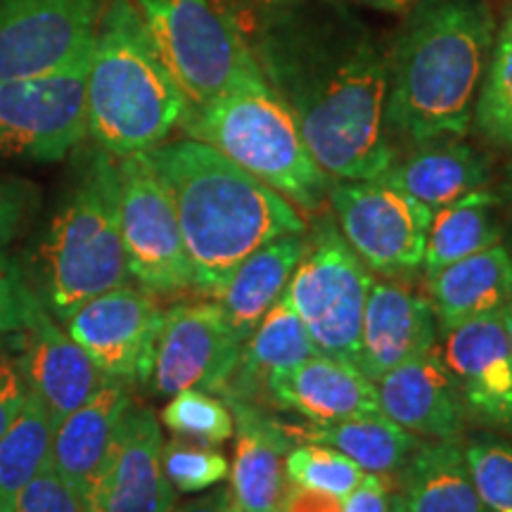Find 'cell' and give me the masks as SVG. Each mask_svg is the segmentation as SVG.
<instances>
[{
  "label": "cell",
  "mask_w": 512,
  "mask_h": 512,
  "mask_svg": "<svg viewBox=\"0 0 512 512\" xmlns=\"http://www.w3.org/2000/svg\"><path fill=\"white\" fill-rule=\"evenodd\" d=\"M439 332L491 313H501L512 302V254L505 242L477 252L427 278Z\"/></svg>",
  "instance_id": "cell-23"
},
{
  "label": "cell",
  "mask_w": 512,
  "mask_h": 512,
  "mask_svg": "<svg viewBox=\"0 0 512 512\" xmlns=\"http://www.w3.org/2000/svg\"><path fill=\"white\" fill-rule=\"evenodd\" d=\"M38 204L34 183L22 178H0V254L12 245Z\"/></svg>",
  "instance_id": "cell-37"
},
{
  "label": "cell",
  "mask_w": 512,
  "mask_h": 512,
  "mask_svg": "<svg viewBox=\"0 0 512 512\" xmlns=\"http://www.w3.org/2000/svg\"><path fill=\"white\" fill-rule=\"evenodd\" d=\"M252 48L332 181L387 174L399 155L384 121L387 57L361 19L337 0L266 5Z\"/></svg>",
  "instance_id": "cell-1"
},
{
  "label": "cell",
  "mask_w": 512,
  "mask_h": 512,
  "mask_svg": "<svg viewBox=\"0 0 512 512\" xmlns=\"http://www.w3.org/2000/svg\"><path fill=\"white\" fill-rule=\"evenodd\" d=\"M152 43L190 107L261 74L226 0H136Z\"/></svg>",
  "instance_id": "cell-7"
},
{
  "label": "cell",
  "mask_w": 512,
  "mask_h": 512,
  "mask_svg": "<svg viewBox=\"0 0 512 512\" xmlns=\"http://www.w3.org/2000/svg\"><path fill=\"white\" fill-rule=\"evenodd\" d=\"M382 181L430 209H439L470 192L489 188L491 169L463 138H437L413 145L406 157L396 155Z\"/></svg>",
  "instance_id": "cell-24"
},
{
  "label": "cell",
  "mask_w": 512,
  "mask_h": 512,
  "mask_svg": "<svg viewBox=\"0 0 512 512\" xmlns=\"http://www.w3.org/2000/svg\"><path fill=\"white\" fill-rule=\"evenodd\" d=\"M342 512H392V496L384 477L366 472L361 484L342 501Z\"/></svg>",
  "instance_id": "cell-40"
},
{
  "label": "cell",
  "mask_w": 512,
  "mask_h": 512,
  "mask_svg": "<svg viewBox=\"0 0 512 512\" xmlns=\"http://www.w3.org/2000/svg\"><path fill=\"white\" fill-rule=\"evenodd\" d=\"M494 43L486 0H418L387 57V131L411 145L465 138Z\"/></svg>",
  "instance_id": "cell-2"
},
{
  "label": "cell",
  "mask_w": 512,
  "mask_h": 512,
  "mask_svg": "<svg viewBox=\"0 0 512 512\" xmlns=\"http://www.w3.org/2000/svg\"><path fill=\"white\" fill-rule=\"evenodd\" d=\"M280 425L290 441L332 446L354 460L363 472L382 477L401 470L420 444L413 432L403 430L384 413L356 415L335 422L309 420L302 425Z\"/></svg>",
  "instance_id": "cell-27"
},
{
  "label": "cell",
  "mask_w": 512,
  "mask_h": 512,
  "mask_svg": "<svg viewBox=\"0 0 512 512\" xmlns=\"http://www.w3.org/2000/svg\"><path fill=\"white\" fill-rule=\"evenodd\" d=\"M162 467L166 479L181 494L207 491L230 475V465L221 451L188 439H174L162 446Z\"/></svg>",
  "instance_id": "cell-35"
},
{
  "label": "cell",
  "mask_w": 512,
  "mask_h": 512,
  "mask_svg": "<svg viewBox=\"0 0 512 512\" xmlns=\"http://www.w3.org/2000/svg\"><path fill=\"white\" fill-rule=\"evenodd\" d=\"M392 512H408L406 503H403V496H392Z\"/></svg>",
  "instance_id": "cell-46"
},
{
  "label": "cell",
  "mask_w": 512,
  "mask_h": 512,
  "mask_svg": "<svg viewBox=\"0 0 512 512\" xmlns=\"http://www.w3.org/2000/svg\"><path fill=\"white\" fill-rule=\"evenodd\" d=\"M444 358L465 411L512 430V347L503 311L444 332Z\"/></svg>",
  "instance_id": "cell-17"
},
{
  "label": "cell",
  "mask_w": 512,
  "mask_h": 512,
  "mask_svg": "<svg viewBox=\"0 0 512 512\" xmlns=\"http://www.w3.org/2000/svg\"><path fill=\"white\" fill-rule=\"evenodd\" d=\"M24 275L5 254H0V337L15 335L22 328V287Z\"/></svg>",
  "instance_id": "cell-39"
},
{
  "label": "cell",
  "mask_w": 512,
  "mask_h": 512,
  "mask_svg": "<svg viewBox=\"0 0 512 512\" xmlns=\"http://www.w3.org/2000/svg\"><path fill=\"white\" fill-rule=\"evenodd\" d=\"M363 477H366V472L332 446L304 444L285 456L287 482L325 491V494L342 498V501L361 484Z\"/></svg>",
  "instance_id": "cell-33"
},
{
  "label": "cell",
  "mask_w": 512,
  "mask_h": 512,
  "mask_svg": "<svg viewBox=\"0 0 512 512\" xmlns=\"http://www.w3.org/2000/svg\"><path fill=\"white\" fill-rule=\"evenodd\" d=\"M3 512H86V505L79 491L69 486L50 463L12 498Z\"/></svg>",
  "instance_id": "cell-36"
},
{
  "label": "cell",
  "mask_w": 512,
  "mask_h": 512,
  "mask_svg": "<svg viewBox=\"0 0 512 512\" xmlns=\"http://www.w3.org/2000/svg\"><path fill=\"white\" fill-rule=\"evenodd\" d=\"M259 3H264V5H275V3H287V0H259Z\"/></svg>",
  "instance_id": "cell-48"
},
{
  "label": "cell",
  "mask_w": 512,
  "mask_h": 512,
  "mask_svg": "<svg viewBox=\"0 0 512 512\" xmlns=\"http://www.w3.org/2000/svg\"><path fill=\"white\" fill-rule=\"evenodd\" d=\"M498 197H501V202L508 204L512 211V159L503 171V181H501V188H498Z\"/></svg>",
  "instance_id": "cell-44"
},
{
  "label": "cell",
  "mask_w": 512,
  "mask_h": 512,
  "mask_svg": "<svg viewBox=\"0 0 512 512\" xmlns=\"http://www.w3.org/2000/svg\"><path fill=\"white\" fill-rule=\"evenodd\" d=\"M505 245H508V249H510V254H512V216H510V228H505Z\"/></svg>",
  "instance_id": "cell-47"
},
{
  "label": "cell",
  "mask_w": 512,
  "mask_h": 512,
  "mask_svg": "<svg viewBox=\"0 0 512 512\" xmlns=\"http://www.w3.org/2000/svg\"><path fill=\"white\" fill-rule=\"evenodd\" d=\"M131 403L128 382L105 377V382L79 408L55 425L50 463L69 486L79 491L81 498L105 460L107 448Z\"/></svg>",
  "instance_id": "cell-22"
},
{
  "label": "cell",
  "mask_w": 512,
  "mask_h": 512,
  "mask_svg": "<svg viewBox=\"0 0 512 512\" xmlns=\"http://www.w3.org/2000/svg\"><path fill=\"white\" fill-rule=\"evenodd\" d=\"M373 273L351 252L335 216H320L294 268L287 297L320 354L361 363V328Z\"/></svg>",
  "instance_id": "cell-8"
},
{
  "label": "cell",
  "mask_w": 512,
  "mask_h": 512,
  "mask_svg": "<svg viewBox=\"0 0 512 512\" xmlns=\"http://www.w3.org/2000/svg\"><path fill=\"white\" fill-rule=\"evenodd\" d=\"M463 453L486 512H512V444L482 434L467 441Z\"/></svg>",
  "instance_id": "cell-34"
},
{
  "label": "cell",
  "mask_w": 512,
  "mask_h": 512,
  "mask_svg": "<svg viewBox=\"0 0 512 512\" xmlns=\"http://www.w3.org/2000/svg\"><path fill=\"white\" fill-rule=\"evenodd\" d=\"M328 200L339 233L370 273L401 278L420 271L432 223L427 204L382 178L332 181Z\"/></svg>",
  "instance_id": "cell-10"
},
{
  "label": "cell",
  "mask_w": 512,
  "mask_h": 512,
  "mask_svg": "<svg viewBox=\"0 0 512 512\" xmlns=\"http://www.w3.org/2000/svg\"><path fill=\"white\" fill-rule=\"evenodd\" d=\"M280 512H342V498L285 482Z\"/></svg>",
  "instance_id": "cell-41"
},
{
  "label": "cell",
  "mask_w": 512,
  "mask_h": 512,
  "mask_svg": "<svg viewBox=\"0 0 512 512\" xmlns=\"http://www.w3.org/2000/svg\"><path fill=\"white\" fill-rule=\"evenodd\" d=\"M403 467L408 512H486L456 439L418 444Z\"/></svg>",
  "instance_id": "cell-28"
},
{
  "label": "cell",
  "mask_w": 512,
  "mask_h": 512,
  "mask_svg": "<svg viewBox=\"0 0 512 512\" xmlns=\"http://www.w3.org/2000/svg\"><path fill=\"white\" fill-rule=\"evenodd\" d=\"M235 512H242V510H240V508H238V510H235Z\"/></svg>",
  "instance_id": "cell-49"
},
{
  "label": "cell",
  "mask_w": 512,
  "mask_h": 512,
  "mask_svg": "<svg viewBox=\"0 0 512 512\" xmlns=\"http://www.w3.org/2000/svg\"><path fill=\"white\" fill-rule=\"evenodd\" d=\"M147 157L174 200L197 292L216 297L256 249L306 233L290 200L200 140L162 143Z\"/></svg>",
  "instance_id": "cell-3"
},
{
  "label": "cell",
  "mask_w": 512,
  "mask_h": 512,
  "mask_svg": "<svg viewBox=\"0 0 512 512\" xmlns=\"http://www.w3.org/2000/svg\"><path fill=\"white\" fill-rule=\"evenodd\" d=\"M29 396V382L24 377L19 356L10 349L0 347V434L10 427V422L22 411Z\"/></svg>",
  "instance_id": "cell-38"
},
{
  "label": "cell",
  "mask_w": 512,
  "mask_h": 512,
  "mask_svg": "<svg viewBox=\"0 0 512 512\" xmlns=\"http://www.w3.org/2000/svg\"><path fill=\"white\" fill-rule=\"evenodd\" d=\"M498 207H501L498 192L484 188L432 209L425 261H422L425 278H432L441 268L456 264L465 256L501 245L505 240V226L498 219Z\"/></svg>",
  "instance_id": "cell-29"
},
{
  "label": "cell",
  "mask_w": 512,
  "mask_h": 512,
  "mask_svg": "<svg viewBox=\"0 0 512 512\" xmlns=\"http://www.w3.org/2000/svg\"><path fill=\"white\" fill-rule=\"evenodd\" d=\"M185 136L214 147L271 185L299 211L323 209L332 178L313 159L302 128L264 74H254L202 107H188Z\"/></svg>",
  "instance_id": "cell-5"
},
{
  "label": "cell",
  "mask_w": 512,
  "mask_h": 512,
  "mask_svg": "<svg viewBox=\"0 0 512 512\" xmlns=\"http://www.w3.org/2000/svg\"><path fill=\"white\" fill-rule=\"evenodd\" d=\"M437 337V316L427 294L399 280H373L363 313L358 363L370 382L437 347Z\"/></svg>",
  "instance_id": "cell-18"
},
{
  "label": "cell",
  "mask_w": 512,
  "mask_h": 512,
  "mask_svg": "<svg viewBox=\"0 0 512 512\" xmlns=\"http://www.w3.org/2000/svg\"><path fill=\"white\" fill-rule=\"evenodd\" d=\"M22 299V328L19 347L24 377L29 389L46 403L53 427L67 418L74 408L91 396L105 382L107 375L91 361V356L55 323L53 313L31 290L27 280L19 287Z\"/></svg>",
  "instance_id": "cell-16"
},
{
  "label": "cell",
  "mask_w": 512,
  "mask_h": 512,
  "mask_svg": "<svg viewBox=\"0 0 512 512\" xmlns=\"http://www.w3.org/2000/svg\"><path fill=\"white\" fill-rule=\"evenodd\" d=\"M162 425L178 439L219 446L235 434V418L228 403L202 389H185L169 396L162 408Z\"/></svg>",
  "instance_id": "cell-32"
},
{
  "label": "cell",
  "mask_w": 512,
  "mask_h": 512,
  "mask_svg": "<svg viewBox=\"0 0 512 512\" xmlns=\"http://www.w3.org/2000/svg\"><path fill=\"white\" fill-rule=\"evenodd\" d=\"M162 320L164 311L150 292L121 285L79 306L64 330L102 375L131 384L150 380Z\"/></svg>",
  "instance_id": "cell-13"
},
{
  "label": "cell",
  "mask_w": 512,
  "mask_h": 512,
  "mask_svg": "<svg viewBox=\"0 0 512 512\" xmlns=\"http://www.w3.org/2000/svg\"><path fill=\"white\" fill-rule=\"evenodd\" d=\"M472 124L491 145L512 150V15L496 31Z\"/></svg>",
  "instance_id": "cell-31"
},
{
  "label": "cell",
  "mask_w": 512,
  "mask_h": 512,
  "mask_svg": "<svg viewBox=\"0 0 512 512\" xmlns=\"http://www.w3.org/2000/svg\"><path fill=\"white\" fill-rule=\"evenodd\" d=\"M162 446L157 415L131 403L83 494L86 512H171L176 489L164 475Z\"/></svg>",
  "instance_id": "cell-15"
},
{
  "label": "cell",
  "mask_w": 512,
  "mask_h": 512,
  "mask_svg": "<svg viewBox=\"0 0 512 512\" xmlns=\"http://www.w3.org/2000/svg\"><path fill=\"white\" fill-rule=\"evenodd\" d=\"M235 418L230 491L242 512H280L290 437L283 425L249 401H226Z\"/></svg>",
  "instance_id": "cell-21"
},
{
  "label": "cell",
  "mask_w": 512,
  "mask_h": 512,
  "mask_svg": "<svg viewBox=\"0 0 512 512\" xmlns=\"http://www.w3.org/2000/svg\"><path fill=\"white\" fill-rule=\"evenodd\" d=\"M41 302L60 320L128 283L119 223L117 157L98 150L50 221L38 249Z\"/></svg>",
  "instance_id": "cell-6"
},
{
  "label": "cell",
  "mask_w": 512,
  "mask_h": 512,
  "mask_svg": "<svg viewBox=\"0 0 512 512\" xmlns=\"http://www.w3.org/2000/svg\"><path fill=\"white\" fill-rule=\"evenodd\" d=\"M503 320H505V328H508V337H510V347H512V302L503 309Z\"/></svg>",
  "instance_id": "cell-45"
},
{
  "label": "cell",
  "mask_w": 512,
  "mask_h": 512,
  "mask_svg": "<svg viewBox=\"0 0 512 512\" xmlns=\"http://www.w3.org/2000/svg\"><path fill=\"white\" fill-rule=\"evenodd\" d=\"M306 249V233H292L268 242L235 268L223 290L216 294L233 335L240 344L252 335L266 311L290 285L294 268Z\"/></svg>",
  "instance_id": "cell-26"
},
{
  "label": "cell",
  "mask_w": 512,
  "mask_h": 512,
  "mask_svg": "<svg viewBox=\"0 0 512 512\" xmlns=\"http://www.w3.org/2000/svg\"><path fill=\"white\" fill-rule=\"evenodd\" d=\"M266 389L278 406L313 422L382 413L375 382H370L361 368L325 354L273 375Z\"/></svg>",
  "instance_id": "cell-20"
},
{
  "label": "cell",
  "mask_w": 512,
  "mask_h": 512,
  "mask_svg": "<svg viewBox=\"0 0 512 512\" xmlns=\"http://www.w3.org/2000/svg\"><path fill=\"white\" fill-rule=\"evenodd\" d=\"M375 384L380 411L415 437L456 439L463 430V399L437 347L392 368Z\"/></svg>",
  "instance_id": "cell-19"
},
{
  "label": "cell",
  "mask_w": 512,
  "mask_h": 512,
  "mask_svg": "<svg viewBox=\"0 0 512 512\" xmlns=\"http://www.w3.org/2000/svg\"><path fill=\"white\" fill-rule=\"evenodd\" d=\"M316 354L320 351L285 290L245 339L219 394L223 401H252L273 375L285 373Z\"/></svg>",
  "instance_id": "cell-25"
},
{
  "label": "cell",
  "mask_w": 512,
  "mask_h": 512,
  "mask_svg": "<svg viewBox=\"0 0 512 512\" xmlns=\"http://www.w3.org/2000/svg\"><path fill=\"white\" fill-rule=\"evenodd\" d=\"M53 430L46 403L29 389L22 411L0 434V512L43 467L50 465Z\"/></svg>",
  "instance_id": "cell-30"
},
{
  "label": "cell",
  "mask_w": 512,
  "mask_h": 512,
  "mask_svg": "<svg viewBox=\"0 0 512 512\" xmlns=\"http://www.w3.org/2000/svg\"><path fill=\"white\" fill-rule=\"evenodd\" d=\"M102 8L105 0H0V81L88 60Z\"/></svg>",
  "instance_id": "cell-12"
},
{
  "label": "cell",
  "mask_w": 512,
  "mask_h": 512,
  "mask_svg": "<svg viewBox=\"0 0 512 512\" xmlns=\"http://www.w3.org/2000/svg\"><path fill=\"white\" fill-rule=\"evenodd\" d=\"M188 107L138 5L105 0L88 62V136L117 159L150 152L181 126Z\"/></svg>",
  "instance_id": "cell-4"
},
{
  "label": "cell",
  "mask_w": 512,
  "mask_h": 512,
  "mask_svg": "<svg viewBox=\"0 0 512 512\" xmlns=\"http://www.w3.org/2000/svg\"><path fill=\"white\" fill-rule=\"evenodd\" d=\"M368 8H375L380 12H392V15H406L418 0H361Z\"/></svg>",
  "instance_id": "cell-43"
},
{
  "label": "cell",
  "mask_w": 512,
  "mask_h": 512,
  "mask_svg": "<svg viewBox=\"0 0 512 512\" xmlns=\"http://www.w3.org/2000/svg\"><path fill=\"white\" fill-rule=\"evenodd\" d=\"M117 178L128 275L150 294L195 287L174 200L147 152L119 157Z\"/></svg>",
  "instance_id": "cell-9"
},
{
  "label": "cell",
  "mask_w": 512,
  "mask_h": 512,
  "mask_svg": "<svg viewBox=\"0 0 512 512\" xmlns=\"http://www.w3.org/2000/svg\"><path fill=\"white\" fill-rule=\"evenodd\" d=\"M88 60L64 72L0 81V157L60 162L88 136Z\"/></svg>",
  "instance_id": "cell-11"
},
{
  "label": "cell",
  "mask_w": 512,
  "mask_h": 512,
  "mask_svg": "<svg viewBox=\"0 0 512 512\" xmlns=\"http://www.w3.org/2000/svg\"><path fill=\"white\" fill-rule=\"evenodd\" d=\"M240 347L219 302L176 304L164 313L147 382L159 396L185 389L219 392Z\"/></svg>",
  "instance_id": "cell-14"
},
{
  "label": "cell",
  "mask_w": 512,
  "mask_h": 512,
  "mask_svg": "<svg viewBox=\"0 0 512 512\" xmlns=\"http://www.w3.org/2000/svg\"><path fill=\"white\" fill-rule=\"evenodd\" d=\"M235 510H238V503H235L230 486H221V489H214L207 496L195 498V501L174 505V508H171V512H235Z\"/></svg>",
  "instance_id": "cell-42"
}]
</instances>
